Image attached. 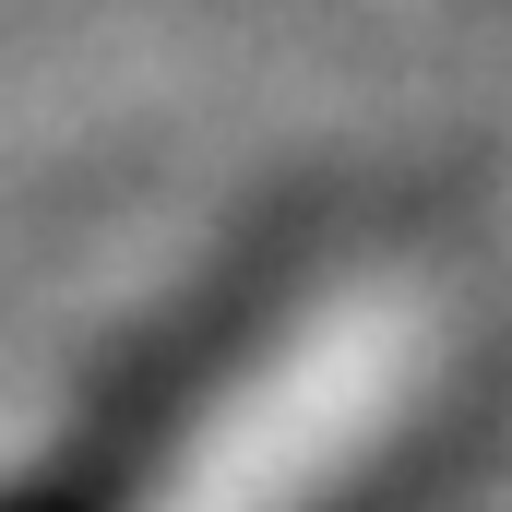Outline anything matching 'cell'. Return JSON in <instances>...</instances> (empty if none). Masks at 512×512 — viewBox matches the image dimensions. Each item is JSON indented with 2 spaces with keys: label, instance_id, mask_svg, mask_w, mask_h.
Listing matches in <instances>:
<instances>
[{
  "label": "cell",
  "instance_id": "1",
  "mask_svg": "<svg viewBox=\"0 0 512 512\" xmlns=\"http://www.w3.org/2000/svg\"><path fill=\"white\" fill-rule=\"evenodd\" d=\"M346 512H393V501H346Z\"/></svg>",
  "mask_w": 512,
  "mask_h": 512
}]
</instances>
